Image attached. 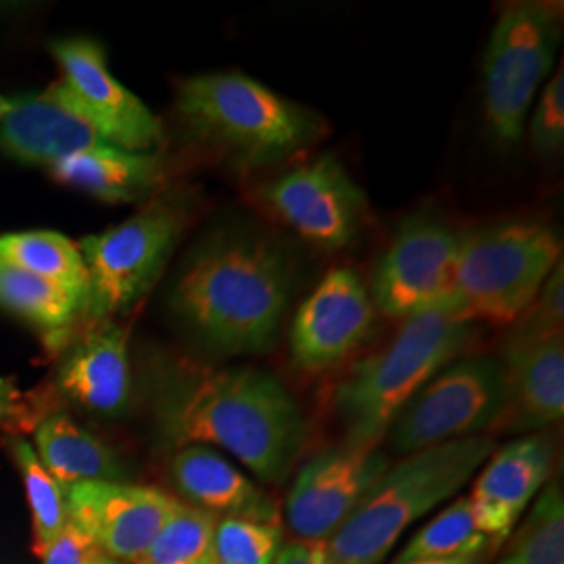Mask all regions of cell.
I'll return each mask as SVG.
<instances>
[{
    "label": "cell",
    "instance_id": "1",
    "mask_svg": "<svg viewBox=\"0 0 564 564\" xmlns=\"http://www.w3.org/2000/svg\"><path fill=\"white\" fill-rule=\"evenodd\" d=\"M153 412L170 447H220L263 484L281 485L302 454L300 403L270 372L167 360L153 375Z\"/></svg>",
    "mask_w": 564,
    "mask_h": 564
},
{
    "label": "cell",
    "instance_id": "2",
    "mask_svg": "<svg viewBox=\"0 0 564 564\" xmlns=\"http://www.w3.org/2000/svg\"><path fill=\"white\" fill-rule=\"evenodd\" d=\"M293 270L281 242L253 228L214 232L191 256L172 293L184 326L216 354L274 347L291 302Z\"/></svg>",
    "mask_w": 564,
    "mask_h": 564
},
{
    "label": "cell",
    "instance_id": "3",
    "mask_svg": "<svg viewBox=\"0 0 564 564\" xmlns=\"http://www.w3.org/2000/svg\"><path fill=\"white\" fill-rule=\"evenodd\" d=\"M494 452L475 435L408 454L389 466L362 505L326 542L337 564H381L412 524L454 498Z\"/></svg>",
    "mask_w": 564,
    "mask_h": 564
},
{
    "label": "cell",
    "instance_id": "4",
    "mask_svg": "<svg viewBox=\"0 0 564 564\" xmlns=\"http://www.w3.org/2000/svg\"><path fill=\"white\" fill-rule=\"evenodd\" d=\"M176 111L186 130L237 165L282 162L321 137L323 123L245 74H203L178 84Z\"/></svg>",
    "mask_w": 564,
    "mask_h": 564
},
{
    "label": "cell",
    "instance_id": "5",
    "mask_svg": "<svg viewBox=\"0 0 564 564\" xmlns=\"http://www.w3.org/2000/svg\"><path fill=\"white\" fill-rule=\"evenodd\" d=\"M470 333L452 307H437L408 318L387 349L356 364L333 395L347 444H381L403 405L463 354Z\"/></svg>",
    "mask_w": 564,
    "mask_h": 564
},
{
    "label": "cell",
    "instance_id": "6",
    "mask_svg": "<svg viewBox=\"0 0 564 564\" xmlns=\"http://www.w3.org/2000/svg\"><path fill=\"white\" fill-rule=\"evenodd\" d=\"M561 262L563 242L544 224L505 220L463 232L452 310L473 326H510Z\"/></svg>",
    "mask_w": 564,
    "mask_h": 564
},
{
    "label": "cell",
    "instance_id": "7",
    "mask_svg": "<svg viewBox=\"0 0 564 564\" xmlns=\"http://www.w3.org/2000/svg\"><path fill=\"white\" fill-rule=\"evenodd\" d=\"M188 207L174 197H158L128 220L82 239L88 284L82 316L109 323L153 286L181 239Z\"/></svg>",
    "mask_w": 564,
    "mask_h": 564
},
{
    "label": "cell",
    "instance_id": "8",
    "mask_svg": "<svg viewBox=\"0 0 564 564\" xmlns=\"http://www.w3.org/2000/svg\"><path fill=\"white\" fill-rule=\"evenodd\" d=\"M561 39V4L524 0L502 7L484 57L485 118L498 141H521L529 107L554 69Z\"/></svg>",
    "mask_w": 564,
    "mask_h": 564
},
{
    "label": "cell",
    "instance_id": "9",
    "mask_svg": "<svg viewBox=\"0 0 564 564\" xmlns=\"http://www.w3.org/2000/svg\"><path fill=\"white\" fill-rule=\"evenodd\" d=\"M506 387L500 362L489 356H468L447 364L403 405L389 426L391 445L414 454L433 445L484 435L500 426Z\"/></svg>",
    "mask_w": 564,
    "mask_h": 564
},
{
    "label": "cell",
    "instance_id": "10",
    "mask_svg": "<svg viewBox=\"0 0 564 564\" xmlns=\"http://www.w3.org/2000/svg\"><path fill=\"white\" fill-rule=\"evenodd\" d=\"M460 237L433 216L408 218L375 268V307L403 321L452 307Z\"/></svg>",
    "mask_w": 564,
    "mask_h": 564
},
{
    "label": "cell",
    "instance_id": "11",
    "mask_svg": "<svg viewBox=\"0 0 564 564\" xmlns=\"http://www.w3.org/2000/svg\"><path fill=\"white\" fill-rule=\"evenodd\" d=\"M260 199L305 241L328 251L354 241L366 214L362 188L330 153L265 182Z\"/></svg>",
    "mask_w": 564,
    "mask_h": 564
},
{
    "label": "cell",
    "instance_id": "12",
    "mask_svg": "<svg viewBox=\"0 0 564 564\" xmlns=\"http://www.w3.org/2000/svg\"><path fill=\"white\" fill-rule=\"evenodd\" d=\"M51 48L59 63L57 84L63 95L101 134L102 141L137 153L162 147V121L132 90L116 80L97 42L67 39Z\"/></svg>",
    "mask_w": 564,
    "mask_h": 564
},
{
    "label": "cell",
    "instance_id": "13",
    "mask_svg": "<svg viewBox=\"0 0 564 564\" xmlns=\"http://www.w3.org/2000/svg\"><path fill=\"white\" fill-rule=\"evenodd\" d=\"M391 466L379 447L345 444L302 464L286 496L284 519L302 542H328Z\"/></svg>",
    "mask_w": 564,
    "mask_h": 564
},
{
    "label": "cell",
    "instance_id": "14",
    "mask_svg": "<svg viewBox=\"0 0 564 564\" xmlns=\"http://www.w3.org/2000/svg\"><path fill=\"white\" fill-rule=\"evenodd\" d=\"M181 500L158 487L88 481L67 487L69 523L120 563H139Z\"/></svg>",
    "mask_w": 564,
    "mask_h": 564
},
{
    "label": "cell",
    "instance_id": "15",
    "mask_svg": "<svg viewBox=\"0 0 564 564\" xmlns=\"http://www.w3.org/2000/svg\"><path fill=\"white\" fill-rule=\"evenodd\" d=\"M375 303L362 279L335 268L300 305L291 324V354L303 370L321 372L343 362L368 337Z\"/></svg>",
    "mask_w": 564,
    "mask_h": 564
},
{
    "label": "cell",
    "instance_id": "16",
    "mask_svg": "<svg viewBox=\"0 0 564 564\" xmlns=\"http://www.w3.org/2000/svg\"><path fill=\"white\" fill-rule=\"evenodd\" d=\"M498 362L506 387L502 429L529 433L563 419V333H533L510 324Z\"/></svg>",
    "mask_w": 564,
    "mask_h": 564
},
{
    "label": "cell",
    "instance_id": "17",
    "mask_svg": "<svg viewBox=\"0 0 564 564\" xmlns=\"http://www.w3.org/2000/svg\"><path fill=\"white\" fill-rule=\"evenodd\" d=\"M552 466L554 452L542 435H524L491 452L468 496L475 523L491 544L508 540L547 484Z\"/></svg>",
    "mask_w": 564,
    "mask_h": 564
},
{
    "label": "cell",
    "instance_id": "18",
    "mask_svg": "<svg viewBox=\"0 0 564 564\" xmlns=\"http://www.w3.org/2000/svg\"><path fill=\"white\" fill-rule=\"evenodd\" d=\"M102 144L107 142L82 118L57 82L39 95L11 99L9 113L0 121V149L18 162L53 167Z\"/></svg>",
    "mask_w": 564,
    "mask_h": 564
},
{
    "label": "cell",
    "instance_id": "19",
    "mask_svg": "<svg viewBox=\"0 0 564 564\" xmlns=\"http://www.w3.org/2000/svg\"><path fill=\"white\" fill-rule=\"evenodd\" d=\"M63 351L57 387L67 400L107 416L126 410L132 389L126 328L102 324Z\"/></svg>",
    "mask_w": 564,
    "mask_h": 564
},
{
    "label": "cell",
    "instance_id": "20",
    "mask_svg": "<svg viewBox=\"0 0 564 564\" xmlns=\"http://www.w3.org/2000/svg\"><path fill=\"white\" fill-rule=\"evenodd\" d=\"M172 481L193 506L212 514L279 523V510L237 464L207 445L176 449L170 464Z\"/></svg>",
    "mask_w": 564,
    "mask_h": 564
},
{
    "label": "cell",
    "instance_id": "21",
    "mask_svg": "<svg viewBox=\"0 0 564 564\" xmlns=\"http://www.w3.org/2000/svg\"><path fill=\"white\" fill-rule=\"evenodd\" d=\"M51 170L57 181L105 203L144 202L165 174L160 153H137L113 144L72 155Z\"/></svg>",
    "mask_w": 564,
    "mask_h": 564
},
{
    "label": "cell",
    "instance_id": "22",
    "mask_svg": "<svg viewBox=\"0 0 564 564\" xmlns=\"http://www.w3.org/2000/svg\"><path fill=\"white\" fill-rule=\"evenodd\" d=\"M34 452L61 485L121 481L118 454L67 414H46L34 429Z\"/></svg>",
    "mask_w": 564,
    "mask_h": 564
},
{
    "label": "cell",
    "instance_id": "23",
    "mask_svg": "<svg viewBox=\"0 0 564 564\" xmlns=\"http://www.w3.org/2000/svg\"><path fill=\"white\" fill-rule=\"evenodd\" d=\"M0 307L15 314L23 323L32 324L48 349L57 354L69 345L72 324L84 310V295L0 263Z\"/></svg>",
    "mask_w": 564,
    "mask_h": 564
},
{
    "label": "cell",
    "instance_id": "24",
    "mask_svg": "<svg viewBox=\"0 0 564 564\" xmlns=\"http://www.w3.org/2000/svg\"><path fill=\"white\" fill-rule=\"evenodd\" d=\"M0 263L78 291L86 302L88 274L80 247L59 232L30 230L0 237Z\"/></svg>",
    "mask_w": 564,
    "mask_h": 564
},
{
    "label": "cell",
    "instance_id": "25",
    "mask_svg": "<svg viewBox=\"0 0 564 564\" xmlns=\"http://www.w3.org/2000/svg\"><path fill=\"white\" fill-rule=\"evenodd\" d=\"M498 564H564V498L556 481H547L524 512L523 523L508 535Z\"/></svg>",
    "mask_w": 564,
    "mask_h": 564
},
{
    "label": "cell",
    "instance_id": "26",
    "mask_svg": "<svg viewBox=\"0 0 564 564\" xmlns=\"http://www.w3.org/2000/svg\"><path fill=\"white\" fill-rule=\"evenodd\" d=\"M489 544L491 542L475 523L468 498H458L445 506L423 529H419L393 563L484 556Z\"/></svg>",
    "mask_w": 564,
    "mask_h": 564
},
{
    "label": "cell",
    "instance_id": "27",
    "mask_svg": "<svg viewBox=\"0 0 564 564\" xmlns=\"http://www.w3.org/2000/svg\"><path fill=\"white\" fill-rule=\"evenodd\" d=\"M11 456L20 468L25 485L28 505L34 521V550L41 552L51 544L61 531L69 524V505L67 487L61 485L36 456L34 447L23 437L9 440Z\"/></svg>",
    "mask_w": 564,
    "mask_h": 564
},
{
    "label": "cell",
    "instance_id": "28",
    "mask_svg": "<svg viewBox=\"0 0 564 564\" xmlns=\"http://www.w3.org/2000/svg\"><path fill=\"white\" fill-rule=\"evenodd\" d=\"M218 517L178 502L137 564H191L212 552Z\"/></svg>",
    "mask_w": 564,
    "mask_h": 564
},
{
    "label": "cell",
    "instance_id": "29",
    "mask_svg": "<svg viewBox=\"0 0 564 564\" xmlns=\"http://www.w3.org/2000/svg\"><path fill=\"white\" fill-rule=\"evenodd\" d=\"M282 547L281 524L224 517L212 540L214 564H272Z\"/></svg>",
    "mask_w": 564,
    "mask_h": 564
},
{
    "label": "cell",
    "instance_id": "30",
    "mask_svg": "<svg viewBox=\"0 0 564 564\" xmlns=\"http://www.w3.org/2000/svg\"><path fill=\"white\" fill-rule=\"evenodd\" d=\"M531 144L540 155H554L564 147L563 67L547 80L529 123Z\"/></svg>",
    "mask_w": 564,
    "mask_h": 564
},
{
    "label": "cell",
    "instance_id": "31",
    "mask_svg": "<svg viewBox=\"0 0 564 564\" xmlns=\"http://www.w3.org/2000/svg\"><path fill=\"white\" fill-rule=\"evenodd\" d=\"M99 554L101 550L74 523L67 524L51 544L39 552L42 564H93Z\"/></svg>",
    "mask_w": 564,
    "mask_h": 564
},
{
    "label": "cell",
    "instance_id": "32",
    "mask_svg": "<svg viewBox=\"0 0 564 564\" xmlns=\"http://www.w3.org/2000/svg\"><path fill=\"white\" fill-rule=\"evenodd\" d=\"M272 564H337L328 552L326 542H302L293 540L282 544Z\"/></svg>",
    "mask_w": 564,
    "mask_h": 564
},
{
    "label": "cell",
    "instance_id": "33",
    "mask_svg": "<svg viewBox=\"0 0 564 564\" xmlns=\"http://www.w3.org/2000/svg\"><path fill=\"white\" fill-rule=\"evenodd\" d=\"M25 412H28L25 398L18 389L15 381L0 377V426L20 423Z\"/></svg>",
    "mask_w": 564,
    "mask_h": 564
},
{
    "label": "cell",
    "instance_id": "34",
    "mask_svg": "<svg viewBox=\"0 0 564 564\" xmlns=\"http://www.w3.org/2000/svg\"><path fill=\"white\" fill-rule=\"evenodd\" d=\"M484 556H463V558H445V561H414V563L393 564H481Z\"/></svg>",
    "mask_w": 564,
    "mask_h": 564
},
{
    "label": "cell",
    "instance_id": "35",
    "mask_svg": "<svg viewBox=\"0 0 564 564\" xmlns=\"http://www.w3.org/2000/svg\"><path fill=\"white\" fill-rule=\"evenodd\" d=\"M9 109H11V99L0 97V121L4 120V116L9 113Z\"/></svg>",
    "mask_w": 564,
    "mask_h": 564
},
{
    "label": "cell",
    "instance_id": "36",
    "mask_svg": "<svg viewBox=\"0 0 564 564\" xmlns=\"http://www.w3.org/2000/svg\"><path fill=\"white\" fill-rule=\"evenodd\" d=\"M93 564H123V563H120V561H113V558H109V556H105V554H99V556H97V561H95V563Z\"/></svg>",
    "mask_w": 564,
    "mask_h": 564
},
{
    "label": "cell",
    "instance_id": "37",
    "mask_svg": "<svg viewBox=\"0 0 564 564\" xmlns=\"http://www.w3.org/2000/svg\"><path fill=\"white\" fill-rule=\"evenodd\" d=\"M191 564H214V556H212V552H209V554H205V556H202L199 561H195V563Z\"/></svg>",
    "mask_w": 564,
    "mask_h": 564
}]
</instances>
